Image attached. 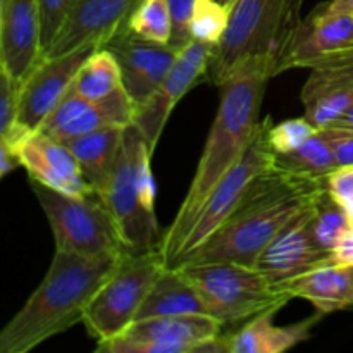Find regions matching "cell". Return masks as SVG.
<instances>
[{
  "label": "cell",
  "mask_w": 353,
  "mask_h": 353,
  "mask_svg": "<svg viewBox=\"0 0 353 353\" xmlns=\"http://www.w3.org/2000/svg\"><path fill=\"white\" fill-rule=\"evenodd\" d=\"M309 228L317 247L330 255L338 241L341 240V236L352 228L347 214L327 193V188H324L319 196L314 200V205L310 209Z\"/></svg>",
  "instance_id": "obj_26"
},
{
  "label": "cell",
  "mask_w": 353,
  "mask_h": 353,
  "mask_svg": "<svg viewBox=\"0 0 353 353\" xmlns=\"http://www.w3.org/2000/svg\"><path fill=\"white\" fill-rule=\"evenodd\" d=\"M300 99L317 130L334 126L353 105V59L310 69Z\"/></svg>",
  "instance_id": "obj_19"
},
{
  "label": "cell",
  "mask_w": 353,
  "mask_h": 353,
  "mask_svg": "<svg viewBox=\"0 0 353 353\" xmlns=\"http://www.w3.org/2000/svg\"><path fill=\"white\" fill-rule=\"evenodd\" d=\"M186 314H207L200 293L183 269L165 268L155 279L134 321Z\"/></svg>",
  "instance_id": "obj_23"
},
{
  "label": "cell",
  "mask_w": 353,
  "mask_h": 353,
  "mask_svg": "<svg viewBox=\"0 0 353 353\" xmlns=\"http://www.w3.org/2000/svg\"><path fill=\"white\" fill-rule=\"evenodd\" d=\"M17 168H21V161L17 154L9 145L0 141V178H6L9 172H12Z\"/></svg>",
  "instance_id": "obj_35"
},
{
  "label": "cell",
  "mask_w": 353,
  "mask_h": 353,
  "mask_svg": "<svg viewBox=\"0 0 353 353\" xmlns=\"http://www.w3.org/2000/svg\"><path fill=\"white\" fill-rule=\"evenodd\" d=\"M278 310H268L248 321L241 330L223 334L226 353H283L309 340L310 330L316 326L323 314L312 316L292 326H276Z\"/></svg>",
  "instance_id": "obj_20"
},
{
  "label": "cell",
  "mask_w": 353,
  "mask_h": 353,
  "mask_svg": "<svg viewBox=\"0 0 353 353\" xmlns=\"http://www.w3.org/2000/svg\"><path fill=\"white\" fill-rule=\"evenodd\" d=\"M324 14H353V0H331L321 6Z\"/></svg>",
  "instance_id": "obj_36"
},
{
  "label": "cell",
  "mask_w": 353,
  "mask_h": 353,
  "mask_svg": "<svg viewBox=\"0 0 353 353\" xmlns=\"http://www.w3.org/2000/svg\"><path fill=\"white\" fill-rule=\"evenodd\" d=\"M314 200L272 238L255 262V268L264 272L272 285L283 286L307 271L331 262V255L321 250L310 234L309 217Z\"/></svg>",
  "instance_id": "obj_16"
},
{
  "label": "cell",
  "mask_w": 353,
  "mask_h": 353,
  "mask_svg": "<svg viewBox=\"0 0 353 353\" xmlns=\"http://www.w3.org/2000/svg\"><path fill=\"white\" fill-rule=\"evenodd\" d=\"M216 2H219L221 6H224L226 9H230V7L234 3V0H216Z\"/></svg>",
  "instance_id": "obj_38"
},
{
  "label": "cell",
  "mask_w": 353,
  "mask_h": 353,
  "mask_svg": "<svg viewBox=\"0 0 353 353\" xmlns=\"http://www.w3.org/2000/svg\"><path fill=\"white\" fill-rule=\"evenodd\" d=\"M41 59L40 0H0V68L24 83Z\"/></svg>",
  "instance_id": "obj_17"
},
{
  "label": "cell",
  "mask_w": 353,
  "mask_h": 353,
  "mask_svg": "<svg viewBox=\"0 0 353 353\" xmlns=\"http://www.w3.org/2000/svg\"><path fill=\"white\" fill-rule=\"evenodd\" d=\"M230 19V9L221 6L216 0H196L195 10H193L192 38L202 43L217 47L223 40Z\"/></svg>",
  "instance_id": "obj_28"
},
{
  "label": "cell",
  "mask_w": 353,
  "mask_h": 353,
  "mask_svg": "<svg viewBox=\"0 0 353 353\" xmlns=\"http://www.w3.org/2000/svg\"><path fill=\"white\" fill-rule=\"evenodd\" d=\"M123 86V71L116 54L109 47H100L79 68L71 90L83 99L102 100Z\"/></svg>",
  "instance_id": "obj_25"
},
{
  "label": "cell",
  "mask_w": 353,
  "mask_h": 353,
  "mask_svg": "<svg viewBox=\"0 0 353 353\" xmlns=\"http://www.w3.org/2000/svg\"><path fill=\"white\" fill-rule=\"evenodd\" d=\"M196 0H168L169 12H171V24L172 33L169 45L176 50L185 48L192 38V31H190V24H192L193 10H195Z\"/></svg>",
  "instance_id": "obj_30"
},
{
  "label": "cell",
  "mask_w": 353,
  "mask_h": 353,
  "mask_svg": "<svg viewBox=\"0 0 353 353\" xmlns=\"http://www.w3.org/2000/svg\"><path fill=\"white\" fill-rule=\"evenodd\" d=\"M324 188L326 179L290 176L272 165L255 179L226 223L174 268L205 262H238L255 268L259 255L272 238Z\"/></svg>",
  "instance_id": "obj_2"
},
{
  "label": "cell",
  "mask_w": 353,
  "mask_h": 353,
  "mask_svg": "<svg viewBox=\"0 0 353 353\" xmlns=\"http://www.w3.org/2000/svg\"><path fill=\"white\" fill-rule=\"evenodd\" d=\"M140 2L141 0H76L43 59L71 54L90 45L105 47L128 26L131 14Z\"/></svg>",
  "instance_id": "obj_10"
},
{
  "label": "cell",
  "mask_w": 353,
  "mask_h": 353,
  "mask_svg": "<svg viewBox=\"0 0 353 353\" xmlns=\"http://www.w3.org/2000/svg\"><path fill=\"white\" fill-rule=\"evenodd\" d=\"M147 152L152 150L143 133L137 124L128 126L112 174L100 193L116 221L123 243L134 254L155 250L162 240L157 217L145 209L138 190L140 164Z\"/></svg>",
  "instance_id": "obj_8"
},
{
  "label": "cell",
  "mask_w": 353,
  "mask_h": 353,
  "mask_svg": "<svg viewBox=\"0 0 353 353\" xmlns=\"http://www.w3.org/2000/svg\"><path fill=\"white\" fill-rule=\"evenodd\" d=\"M321 131H323L327 143L333 148L338 168L340 165H353V130L341 126H330Z\"/></svg>",
  "instance_id": "obj_33"
},
{
  "label": "cell",
  "mask_w": 353,
  "mask_h": 353,
  "mask_svg": "<svg viewBox=\"0 0 353 353\" xmlns=\"http://www.w3.org/2000/svg\"><path fill=\"white\" fill-rule=\"evenodd\" d=\"M327 193L347 214L353 228V165H340L326 178Z\"/></svg>",
  "instance_id": "obj_31"
},
{
  "label": "cell",
  "mask_w": 353,
  "mask_h": 353,
  "mask_svg": "<svg viewBox=\"0 0 353 353\" xmlns=\"http://www.w3.org/2000/svg\"><path fill=\"white\" fill-rule=\"evenodd\" d=\"M14 152L31 181L65 195H88L95 192L86 183L72 152L62 141L47 137L41 131L31 133Z\"/></svg>",
  "instance_id": "obj_18"
},
{
  "label": "cell",
  "mask_w": 353,
  "mask_h": 353,
  "mask_svg": "<svg viewBox=\"0 0 353 353\" xmlns=\"http://www.w3.org/2000/svg\"><path fill=\"white\" fill-rule=\"evenodd\" d=\"M200 293L209 316L223 326L250 321L268 310H279L293 300L286 290L272 285L254 265L238 262H205L179 265Z\"/></svg>",
  "instance_id": "obj_5"
},
{
  "label": "cell",
  "mask_w": 353,
  "mask_h": 353,
  "mask_svg": "<svg viewBox=\"0 0 353 353\" xmlns=\"http://www.w3.org/2000/svg\"><path fill=\"white\" fill-rule=\"evenodd\" d=\"M76 0H40L41 7V48L45 52L50 47L55 33L61 28L65 14Z\"/></svg>",
  "instance_id": "obj_32"
},
{
  "label": "cell",
  "mask_w": 353,
  "mask_h": 353,
  "mask_svg": "<svg viewBox=\"0 0 353 353\" xmlns=\"http://www.w3.org/2000/svg\"><path fill=\"white\" fill-rule=\"evenodd\" d=\"M331 264L353 268V228L347 231L331 252Z\"/></svg>",
  "instance_id": "obj_34"
},
{
  "label": "cell",
  "mask_w": 353,
  "mask_h": 353,
  "mask_svg": "<svg viewBox=\"0 0 353 353\" xmlns=\"http://www.w3.org/2000/svg\"><path fill=\"white\" fill-rule=\"evenodd\" d=\"M269 79L271 74L264 65H250L219 86V107L192 185L174 221L162 233L159 250L168 268L174 264L207 196L250 143L261 123V107Z\"/></svg>",
  "instance_id": "obj_1"
},
{
  "label": "cell",
  "mask_w": 353,
  "mask_h": 353,
  "mask_svg": "<svg viewBox=\"0 0 353 353\" xmlns=\"http://www.w3.org/2000/svg\"><path fill=\"white\" fill-rule=\"evenodd\" d=\"M121 257L88 259L55 250L47 274L0 331V353H26L83 323L86 309Z\"/></svg>",
  "instance_id": "obj_3"
},
{
  "label": "cell",
  "mask_w": 353,
  "mask_h": 353,
  "mask_svg": "<svg viewBox=\"0 0 353 353\" xmlns=\"http://www.w3.org/2000/svg\"><path fill=\"white\" fill-rule=\"evenodd\" d=\"M281 288L293 299L312 303L323 316L340 312L353 307V268L327 262L285 283Z\"/></svg>",
  "instance_id": "obj_21"
},
{
  "label": "cell",
  "mask_w": 353,
  "mask_h": 353,
  "mask_svg": "<svg viewBox=\"0 0 353 353\" xmlns=\"http://www.w3.org/2000/svg\"><path fill=\"white\" fill-rule=\"evenodd\" d=\"M272 123L271 117L261 119L250 143L245 148L243 155L236 161V164L223 176L219 183L214 186L210 195L207 196L205 203L196 216L192 231L186 236L178 257H176L174 268L185 255L192 254L199 247H202L221 226L228 221V217L240 207L245 196L250 192L255 179L272 168V152L269 145V130Z\"/></svg>",
  "instance_id": "obj_9"
},
{
  "label": "cell",
  "mask_w": 353,
  "mask_h": 353,
  "mask_svg": "<svg viewBox=\"0 0 353 353\" xmlns=\"http://www.w3.org/2000/svg\"><path fill=\"white\" fill-rule=\"evenodd\" d=\"M126 128L107 126L62 141L72 152L86 183L97 193H102L109 183Z\"/></svg>",
  "instance_id": "obj_22"
},
{
  "label": "cell",
  "mask_w": 353,
  "mask_h": 353,
  "mask_svg": "<svg viewBox=\"0 0 353 353\" xmlns=\"http://www.w3.org/2000/svg\"><path fill=\"white\" fill-rule=\"evenodd\" d=\"M317 128L307 117L286 119L283 123L271 126L269 130V145L274 154H288L302 147L309 138L317 133Z\"/></svg>",
  "instance_id": "obj_29"
},
{
  "label": "cell",
  "mask_w": 353,
  "mask_h": 353,
  "mask_svg": "<svg viewBox=\"0 0 353 353\" xmlns=\"http://www.w3.org/2000/svg\"><path fill=\"white\" fill-rule=\"evenodd\" d=\"M334 126H341V128H350V130H353V105L350 107V109L347 110V114H345L343 117H341L340 121H338Z\"/></svg>",
  "instance_id": "obj_37"
},
{
  "label": "cell",
  "mask_w": 353,
  "mask_h": 353,
  "mask_svg": "<svg viewBox=\"0 0 353 353\" xmlns=\"http://www.w3.org/2000/svg\"><path fill=\"white\" fill-rule=\"evenodd\" d=\"M165 268L159 248L140 254L126 252L121 257L83 317L86 331L97 343L121 336L134 323L141 303Z\"/></svg>",
  "instance_id": "obj_7"
},
{
  "label": "cell",
  "mask_w": 353,
  "mask_h": 353,
  "mask_svg": "<svg viewBox=\"0 0 353 353\" xmlns=\"http://www.w3.org/2000/svg\"><path fill=\"white\" fill-rule=\"evenodd\" d=\"M97 48L100 47L90 45L71 54L43 59L23 83L17 123L31 133L40 130L52 110L71 90L79 68Z\"/></svg>",
  "instance_id": "obj_15"
},
{
  "label": "cell",
  "mask_w": 353,
  "mask_h": 353,
  "mask_svg": "<svg viewBox=\"0 0 353 353\" xmlns=\"http://www.w3.org/2000/svg\"><path fill=\"white\" fill-rule=\"evenodd\" d=\"M33 193L45 212L55 250L88 259L123 257L128 252L105 200L97 192L65 195L31 181Z\"/></svg>",
  "instance_id": "obj_6"
},
{
  "label": "cell",
  "mask_w": 353,
  "mask_h": 353,
  "mask_svg": "<svg viewBox=\"0 0 353 353\" xmlns=\"http://www.w3.org/2000/svg\"><path fill=\"white\" fill-rule=\"evenodd\" d=\"M212 45L192 40L185 48L178 52L171 71L165 76L162 85L143 107L137 110L134 124L143 133L152 154L155 152L162 130L169 116L174 110L176 103L188 93L192 86L205 79L209 62L214 54Z\"/></svg>",
  "instance_id": "obj_11"
},
{
  "label": "cell",
  "mask_w": 353,
  "mask_h": 353,
  "mask_svg": "<svg viewBox=\"0 0 353 353\" xmlns=\"http://www.w3.org/2000/svg\"><path fill=\"white\" fill-rule=\"evenodd\" d=\"M303 0H234L226 33L214 48L205 79L221 86L241 69L264 65L271 78L302 24Z\"/></svg>",
  "instance_id": "obj_4"
},
{
  "label": "cell",
  "mask_w": 353,
  "mask_h": 353,
  "mask_svg": "<svg viewBox=\"0 0 353 353\" xmlns=\"http://www.w3.org/2000/svg\"><path fill=\"white\" fill-rule=\"evenodd\" d=\"M134 116L137 107L124 86L102 100L83 99L69 90L38 131L65 141L107 126H131Z\"/></svg>",
  "instance_id": "obj_13"
},
{
  "label": "cell",
  "mask_w": 353,
  "mask_h": 353,
  "mask_svg": "<svg viewBox=\"0 0 353 353\" xmlns=\"http://www.w3.org/2000/svg\"><path fill=\"white\" fill-rule=\"evenodd\" d=\"M348 59H353V14H324L316 7L293 37L281 62V72Z\"/></svg>",
  "instance_id": "obj_12"
},
{
  "label": "cell",
  "mask_w": 353,
  "mask_h": 353,
  "mask_svg": "<svg viewBox=\"0 0 353 353\" xmlns=\"http://www.w3.org/2000/svg\"><path fill=\"white\" fill-rule=\"evenodd\" d=\"M128 26L145 40L169 43L172 24L168 0H141L140 6L131 14Z\"/></svg>",
  "instance_id": "obj_27"
},
{
  "label": "cell",
  "mask_w": 353,
  "mask_h": 353,
  "mask_svg": "<svg viewBox=\"0 0 353 353\" xmlns=\"http://www.w3.org/2000/svg\"><path fill=\"white\" fill-rule=\"evenodd\" d=\"M272 165L290 176L307 179H326L338 168L336 157L323 131H317L302 147L288 154H274Z\"/></svg>",
  "instance_id": "obj_24"
},
{
  "label": "cell",
  "mask_w": 353,
  "mask_h": 353,
  "mask_svg": "<svg viewBox=\"0 0 353 353\" xmlns=\"http://www.w3.org/2000/svg\"><path fill=\"white\" fill-rule=\"evenodd\" d=\"M116 54L123 71V85L137 110L152 99L171 71L178 50L169 43L145 40L130 26L123 28L105 45Z\"/></svg>",
  "instance_id": "obj_14"
}]
</instances>
